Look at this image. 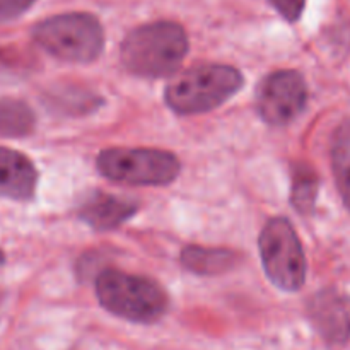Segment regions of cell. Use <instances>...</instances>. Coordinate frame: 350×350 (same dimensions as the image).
<instances>
[{"label": "cell", "mask_w": 350, "mask_h": 350, "mask_svg": "<svg viewBox=\"0 0 350 350\" xmlns=\"http://www.w3.org/2000/svg\"><path fill=\"white\" fill-rule=\"evenodd\" d=\"M187 31L173 21H156L130 31L120 46L122 64L142 79L173 75L188 53Z\"/></svg>", "instance_id": "cell-1"}, {"label": "cell", "mask_w": 350, "mask_h": 350, "mask_svg": "<svg viewBox=\"0 0 350 350\" xmlns=\"http://www.w3.org/2000/svg\"><path fill=\"white\" fill-rule=\"evenodd\" d=\"M99 304L126 321L152 325L170 310V296L156 280L123 270L106 269L94 282Z\"/></svg>", "instance_id": "cell-2"}, {"label": "cell", "mask_w": 350, "mask_h": 350, "mask_svg": "<svg viewBox=\"0 0 350 350\" xmlns=\"http://www.w3.org/2000/svg\"><path fill=\"white\" fill-rule=\"evenodd\" d=\"M245 85L232 65L200 64L181 72L164 89V101L176 115H200L224 105Z\"/></svg>", "instance_id": "cell-3"}, {"label": "cell", "mask_w": 350, "mask_h": 350, "mask_svg": "<svg viewBox=\"0 0 350 350\" xmlns=\"http://www.w3.org/2000/svg\"><path fill=\"white\" fill-rule=\"evenodd\" d=\"M33 40L51 57L70 64H91L105 48V29L88 12L46 17L33 27Z\"/></svg>", "instance_id": "cell-4"}, {"label": "cell", "mask_w": 350, "mask_h": 350, "mask_svg": "<svg viewBox=\"0 0 350 350\" xmlns=\"http://www.w3.org/2000/svg\"><path fill=\"white\" fill-rule=\"evenodd\" d=\"M96 167L106 180L129 187H166L181 173V163L173 152L144 147L101 150Z\"/></svg>", "instance_id": "cell-5"}, {"label": "cell", "mask_w": 350, "mask_h": 350, "mask_svg": "<svg viewBox=\"0 0 350 350\" xmlns=\"http://www.w3.org/2000/svg\"><path fill=\"white\" fill-rule=\"evenodd\" d=\"M260 258L270 282L284 293H296L306 282L308 263L299 236L286 217H273L258 238Z\"/></svg>", "instance_id": "cell-6"}, {"label": "cell", "mask_w": 350, "mask_h": 350, "mask_svg": "<svg viewBox=\"0 0 350 350\" xmlns=\"http://www.w3.org/2000/svg\"><path fill=\"white\" fill-rule=\"evenodd\" d=\"M255 99L256 111L267 125H289L306 108L308 84L297 70H275L263 77Z\"/></svg>", "instance_id": "cell-7"}, {"label": "cell", "mask_w": 350, "mask_h": 350, "mask_svg": "<svg viewBox=\"0 0 350 350\" xmlns=\"http://www.w3.org/2000/svg\"><path fill=\"white\" fill-rule=\"evenodd\" d=\"M308 318L327 344L350 340V296L337 289H323L308 303Z\"/></svg>", "instance_id": "cell-8"}, {"label": "cell", "mask_w": 350, "mask_h": 350, "mask_svg": "<svg viewBox=\"0 0 350 350\" xmlns=\"http://www.w3.org/2000/svg\"><path fill=\"white\" fill-rule=\"evenodd\" d=\"M139 211V204L130 198L118 195L92 191L82 204L79 205L77 215L84 224L94 231H113L133 217Z\"/></svg>", "instance_id": "cell-9"}, {"label": "cell", "mask_w": 350, "mask_h": 350, "mask_svg": "<svg viewBox=\"0 0 350 350\" xmlns=\"http://www.w3.org/2000/svg\"><path fill=\"white\" fill-rule=\"evenodd\" d=\"M38 170L33 161L14 149L0 147V198L31 202L36 197Z\"/></svg>", "instance_id": "cell-10"}, {"label": "cell", "mask_w": 350, "mask_h": 350, "mask_svg": "<svg viewBox=\"0 0 350 350\" xmlns=\"http://www.w3.org/2000/svg\"><path fill=\"white\" fill-rule=\"evenodd\" d=\"M241 262V256L228 248H205L188 245L181 250L180 263L187 272L195 275H221L229 272Z\"/></svg>", "instance_id": "cell-11"}, {"label": "cell", "mask_w": 350, "mask_h": 350, "mask_svg": "<svg viewBox=\"0 0 350 350\" xmlns=\"http://www.w3.org/2000/svg\"><path fill=\"white\" fill-rule=\"evenodd\" d=\"M36 126L34 111L19 99H0V137L23 139L29 137Z\"/></svg>", "instance_id": "cell-12"}, {"label": "cell", "mask_w": 350, "mask_h": 350, "mask_svg": "<svg viewBox=\"0 0 350 350\" xmlns=\"http://www.w3.org/2000/svg\"><path fill=\"white\" fill-rule=\"evenodd\" d=\"M320 178L308 164H296L293 167V185H291V204L301 215L313 214L317 205Z\"/></svg>", "instance_id": "cell-13"}, {"label": "cell", "mask_w": 350, "mask_h": 350, "mask_svg": "<svg viewBox=\"0 0 350 350\" xmlns=\"http://www.w3.org/2000/svg\"><path fill=\"white\" fill-rule=\"evenodd\" d=\"M332 166L345 207L350 211V122L335 132L332 142Z\"/></svg>", "instance_id": "cell-14"}, {"label": "cell", "mask_w": 350, "mask_h": 350, "mask_svg": "<svg viewBox=\"0 0 350 350\" xmlns=\"http://www.w3.org/2000/svg\"><path fill=\"white\" fill-rule=\"evenodd\" d=\"M269 2L287 23L299 21L304 7H306V0H269Z\"/></svg>", "instance_id": "cell-15"}, {"label": "cell", "mask_w": 350, "mask_h": 350, "mask_svg": "<svg viewBox=\"0 0 350 350\" xmlns=\"http://www.w3.org/2000/svg\"><path fill=\"white\" fill-rule=\"evenodd\" d=\"M38 0H0V24L23 16Z\"/></svg>", "instance_id": "cell-16"}, {"label": "cell", "mask_w": 350, "mask_h": 350, "mask_svg": "<svg viewBox=\"0 0 350 350\" xmlns=\"http://www.w3.org/2000/svg\"><path fill=\"white\" fill-rule=\"evenodd\" d=\"M5 263V255H3V252L0 250V265H3Z\"/></svg>", "instance_id": "cell-17"}]
</instances>
